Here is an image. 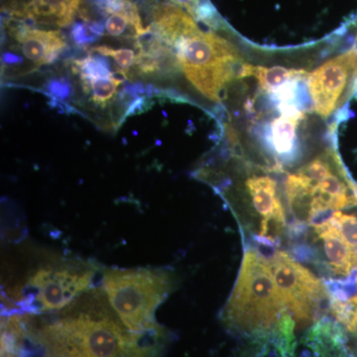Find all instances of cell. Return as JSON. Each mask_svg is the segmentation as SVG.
<instances>
[{
    "label": "cell",
    "instance_id": "obj_1",
    "mask_svg": "<svg viewBox=\"0 0 357 357\" xmlns=\"http://www.w3.org/2000/svg\"><path fill=\"white\" fill-rule=\"evenodd\" d=\"M23 324L43 357H160L169 344L161 328L128 331L103 290L83 294L38 328L28 318Z\"/></svg>",
    "mask_w": 357,
    "mask_h": 357
},
{
    "label": "cell",
    "instance_id": "obj_2",
    "mask_svg": "<svg viewBox=\"0 0 357 357\" xmlns=\"http://www.w3.org/2000/svg\"><path fill=\"white\" fill-rule=\"evenodd\" d=\"M288 312L268 260L255 249H248L223 307V326L243 338L273 328Z\"/></svg>",
    "mask_w": 357,
    "mask_h": 357
},
{
    "label": "cell",
    "instance_id": "obj_3",
    "mask_svg": "<svg viewBox=\"0 0 357 357\" xmlns=\"http://www.w3.org/2000/svg\"><path fill=\"white\" fill-rule=\"evenodd\" d=\"M165 44L175 51L190 83L215 102L222 100L227 84L238 77L243 64L234 46L215 33L203 31L194 20Z\"/></svg>",
    "mask_w": 357,
    "mask_h": 357
},
{
    "label": "cell",
    "instance_id": "obj_4",
    "mask_svg": "<svg viewBox=\"0 0 357 357\" xmlns=\"http://www.w3.org/2000/svg\"><path fill=\"white\" fill-rule=\"evenodd\" d=\"M171 270L139 268L109 269L102 277V290L122 324L132 333L157 325L155 312L177 287Z\"/></svg>",
    "mask_w": 357,
    "mask_h": 357
},
{
    "label": "cell",
    "instance_id": "obj_5",
    "mask_svg": "<svg viewBox=\"0 0 357 357\" xmlns=\"http://www.w3.org/2000/svg\"><path fill=\"white\" fill-rule=\"evenodd\" d=\"M96 267L91 263L52 262L30 274L20 295L26 309L31 312L61 311L91 290Z\"/></svg>",
    "mask_w": 357,
    "mask_h": 357
},
{
    "label": "cell",
    "instance_id": "obj_6",
    "mask_svg": "<svg viewBox=\"0 0 357 357\" xmlns=\"http://www.w3.org/2000/svg\"><path fill=\"white\" fill-rule=\"evenodd\" d=\"M268 263L295 321L307 325L319 321L326 298L323 283L284 251L275 252Z\"/></svg>",
    "mask_w": 357,
    "mask_h": 357
},
{
    "label": "cell",
    "instance_id": "obj_7",
    "mask_svg": "<svg viewBox=\"0 0 357 357\" xmlns=\"http://www.w3.org/2000/svg\"><path fill=\"white\" fill-rule=\"evenodd\" d=\"M357 64V49L331 59L309 75L307 86L314 109L321 117L330 116Z\"/></svg>",
    "mask_w": 357,
    "mask_h": 357
},
{
    "label": "cell",
    "instance_id": "obj_8",
    "mask_svg": "<svg viewBox=\"0 0 357 357\" xmlns=\"http://www.w3.org/2000/svg\"><path fill=\"white\" fill-rule=\"evenodd\" d=\"M296 321L290 312L273 328L241 338L230 357H294L297 349Z\"/></svg>",
    "mask_w": 357,
    "mask_h": 357
},
{
    "label": "cell",
    "instance_id": "obj_9",
    "mask_svg": "<svg viewBox=\"0 0 357 357\" xmlns=\"http://www.w3.org/2000/svg\"><path fill=\"white\" fill-rule=\"evenodd\" d=\"M82 0H4L11 20L32 24L66 27L74 20Z\"/></svg>",
    "mask_w": 357,
    "mask_h": 357
},
{
    "label": "cell",
    "instance_id": "obj_10",
    "mask_svg": "<svg viewBox=\"0 0 357 357\" xmlns=\"http://www.w3.org/2000/svg\"><path fill=\"white\" fill-rule=\"evenodd\" d=\"M253 206L261 215L259 236L267 243H274L285 225V213L277 195V184L268 176H253L245 183Z\"/></svg>",
    "mask_w": 357,
    "mask_h": 357
},
{
    "label": "cell",
    "instance_id": "obj_11",
    "mask_svg": "<svg viewBox=\"0 0 357 357\" xmlns=\"http://www.w3.org/2000/svg\"><path fill=\"white\" fill-rule=\"evenodd\" d=\"M10 31L23 55L38 66L53 63L67 47L58 30L35 29L23 24L11 27Z\"/></svg>",
    "mask_w": 357,
    "mask_h": 357
},
{
    "label": "cell",
    "instance_id": "obj_12",
    "mask_svg": "<svg viewBox=\"0 0 357 357\" xmlns=\"http://www.w3.org/2000/svg\"><path fill=\"white\" fill-rule=\"evenodd\" d=\"M294 357H347L342 328L330 319H319L301 337Z\"/></svg>",
    "mask_w": 357,
    "mask_h": 357
},
{
    "label": "cell",
    "instance_id": "obj_13",
    "mask_svg": "<svg viewBox=\"0 0 357 357\" xmlns=\"http://www.w3.org/2000/svg\"><path fill=\"white\" fill-rule=\"evenodd\" d=\"M314 230L323 241L324 248L333 273L338 276H349L356 269L351 248L347 245L337 225L331 218L314 225Z\"/></svg>",
    "mask_w": 357,
    "mask_h": 357
},
{
    "label": "cell",
    "instance_id": "obj_14",
    "mask_svg": "<svg viewBox=\"0 0 357 357\" xmlns=\"http://www.w3.org/2000/svg\"><path fill=\"white\" fill-rule=\"evenodd\" d=\"M252 77L257 79L260 88L273 93L276 89L293 81H301L309 74L303 70L286 69L283 67L266 68L262 66L243 64L238 77Z\"/></svg>",
    "mask_w": 357,
    "mask_h": 357
},
{
    "label": "cell",
    "instance_id": "obj_15",
    "mask_svg": "<svg viewBox=\"0 0 357 357\" xmlns=\"http://www.w3.org/2000/svg\"><path fill=\"white\" fill-rule=\"evenodd\" d=\"M304 114H282L271 123L270 142L275 151L281 156L292 153L296 144L298 126Z\"/></svg>",
    "mask_w": 357,
    "mask_h": 357
},
{
    "label": "cell",
    "instance_id": "obj_16",
    "mask_svg": "<svg viewBox=\"0 0 357 357\" xmlns=\"http://www.w3.org/2000/svg\"><path fill=\"white\" fill-rule=\"evenodd\" d=\"M126 77V73L119 70L107 76L82 77V79L84 86H89L91 89L93 102L103 107L114 98L117 88L123 83Z\"/></svg>",
    "mask_w": 357,
    "mask_h": 357
},
{
    "label": "cell",
    "instance_id": "obj_17",
    "mask_svg": "<svg viewBox=\"0 0 357 357\" xmlns=\"http://www.w3.org/2000/svg\"><path fill=\"white\" fill-rule=\"evenodd\" d=\"M330 218L337 225L347 245L351 248L354 266L357 270V218L337 211L333 213Z\"/></svg>",
    "mask_w": 357,
    "mask_h": 357
},
{
    "label": "cell",
    "instance_id": "obj_18",
    "mask_svg": "<svg viewBox=\"0 0 357 357\" xmlns=\"http://www.w3.org/2000/svg\"><path fill=\"white\" fill-rule=\"evenodd\" d=\"M331 310L337 321L347 328L357 317V296L349 300L333 298Z\"/></svg>",
    "mask_w": 357,
    "mask_h": 357
},
{
    "label": "cell",
    "instance_id": "obj_19",
    "mask_svg": "<svg viewBox=\"0 0 357 357\" xmlns=\"http://www.w3.org/2000/svg\"><path fill=\"white\" fill-rule=\"evenodd\" d=\"M93 51L100 53L102 56H109L112 57L116 63L117 66L121 68V70L124 73L132 67L134 64H137L138 55L131 49H112L107 46L96 47Z\"/></svg>",
    "mask_w": 357,
    "mask_h": 357
},
{
    "label": "cell",
    "instance_id": "obj_20",
    "mask_svg": "<svg viewBox=\"0 0 357 357\" xmlns=\"http://www.w3.org/2000/svg\"><path fill=\"white\" fill-rule=\"evenodd\" d=\"M347 328L349 332H351V333H354V335H357V317L354 319V321H352L351 325L347 326Z\"/></svg>",
    "mask_w": 357,
    "mask_h": 357
}]
</instances>
